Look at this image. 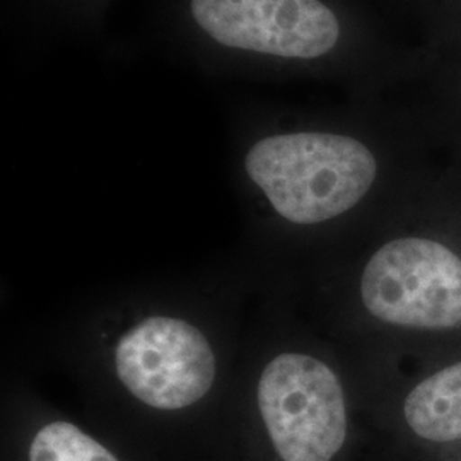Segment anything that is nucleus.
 Returning a JSON list of instances; mask_svg holds the SVG:
<instances>
[{"label":"nucleus","mask_w":461,"mask_h":461,"mask_svg":"<svg viewBox=\"0 0 461 461\" xmlns=\"http://www.w3.org/2000/svg\"><path fill=\"white\" fill-rule=\"evenodd\" d=\"M245 169L282 219L312 226L354 209L376 180L378 163L357 139L294 132L255 142Z\"/></svg>","instance_id":"nucleus-1"},{"label":"nucleus","mask_w":461,"mask_h":461,"mask_svg":"<svg viewBox=\"0 0 461 461\" xmlns=\"http://www.w3.org/2000/svg\"><path fill=\"white\" fill-rule=\"evenodd\" d=\"M257 407L282 461H331L346 445L344 384L313 354L284 350L265 364L257 379Z\"/></svg>","instance_id":"nucleus-2"},{"label":"nucleus","mask_w":461,"mask_h":461,"mask_svg":"<svg viewBox=\"0 0 461 461\" xmlns=\"http://www.w3.org/2000/svg\"><path fill=\"white\" fill-rule=\"evenodd\" d=\"M364 310L384 325L412 330L461 327V257L429 238H396L366 262Z\"/></svg>","instance_id":"nucleus-3"},{"label":"nucleus","mask_w":461,"mask_h":461,"mask_svg":"<svg viewBox=\"0 0 461 461\" xmlns=\"http://www.w3.org/2000/svg\"><path fill=\"white\" fill-rule=\"evenodd\" d=\"M118 383L149 409L178 412L211 393L217 378L214 346L203 330L173 314H149L113 346Z\"/></svg>","instance_id":"nucleus-4"},{"label":"nucleus","mask_w":461,"mask_h":461,"mask_svg":"<svg viewBox=\"0 0 461 461\" xmlns=\"http://www.w3.org/2000/svg\"><path fill=\"white\" fill-rule=\"evenodd\" d=\"M200 30L230 49L284 59H316L340 36L320 0H190Z\"/></svg>","instance_id":"nucleus-5"},{"label":"nucleus","mask_w":461,"mask_h":461,"mask_svg":"<svg viewBox=\"0 0 461 461\" xmlns=\"http://www.w3.org/2000/svg\"><path fill=\"white\" fill-rule=\"evenodd\" d=\"M413 432L432 443L461 441V361L415 384L403 403Z\"/></svg>","instance_id":"nucleus-6"},{"label":"nucleus","mask_w":461,"mask_h":461,"mask_svg":"<svg viewBox=\"0 0 461 461\" xmlns=\"http://www.w3.org/2000/svg\"><path fill=\"white\" fill-rule=\"evenodd\" d=\"M30 461H118L112 451L87 436L84 430L55 420L34 434Z\"/></svg>","instance_id":"nucleus-7"}]
</instances>
